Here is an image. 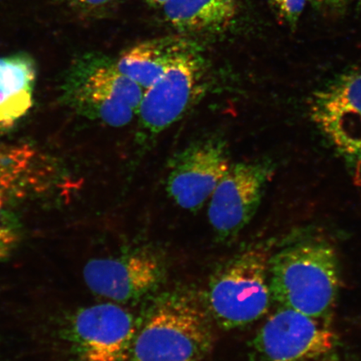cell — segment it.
<instances>
[{
    "instance_id": "obj_9",
    "label": "cell",
    "mask_w": 361,
    "mask_h": 361,
    "mask_svg": "<svg viewBox=\"0 0 361 361\" xmlns=\"http://www.w3.org/2000/svg\"><path fill=\"white\" fill-rule=\"evenodd\" d=\"M230 165L228 148L221 139L200 140L185 147L171 160L166 191L182 209L200 210L210 200Z\"/></svg>"
},
{
    "instance_id": "obj_7",
    "label": "cell",
    "mask_w": 361,
    "mask_h": 361,
    "mask_svg": "<svg viewBox=\"0 0 361 361\" xmlns=\"http://www.w3.org/2000/svg\"><path fill=\"white\" fill-rule=\"evenodd\" d=\"M135 333V319L128 310L103 303L76 311L64 335L71 361H124L130 353Z\"/></svg>"
},
{
    "instance_id": "obj_2",
    "label": "cell",
    "mask_w": 361,
    "mask_h": 361,
    "mask_svg": "<svg viewBox=\"0 0 361 361\" xmlns=\"http://www.w3.org/2000/svg\"><path fill=\"white\" fill-rule=\"evenodd\" d=\"M214 344L209 311L188 293H169L149 309L135 333L133 361H201Z\"/></svg>"
},
{
    "instance_id": "obj_6",
    "label": "cell",
    "mask_w": 361,
    "mask_h": 361,
    "mask_svg": "<svg viewBox=\"0 0 361 361\" xmlns=\"http://www.w3.org/2000/svg\"><path fill=\"white\" fill-rule=\"evenodd\" d=\"M200 61L182 51L164 75L144 90L137 117L139 142L164 133L186 114L202 92Z\"/></svg>"
},
{
    "instance_id": "obj_13",
    "label": "cell",
    "mask_w": 361,
    "mask_h": 361,
    "mask_svg": "<svg viewBox=\"0 0 361 361\" xmlns=\"http://www.w3.org/2000/svg\"><path fill=\"white\" fill-rule=\"evenodd\" d=\"M35 63L25 55L0 57V130L13 128L34 102Z\"/></svg>"
},
{
    "instance_id": "obj_5",
    "label": "cell",
    "mask_w": 361,
    "mask_h": 361,
    "mask_svg": "<svg viewBox=\"0 0 361 361\" xmlns=\"http://www.w3.org/2000/svg\"><path fill=\"white\" fill-rule=\"evenodd\" d=\"M255 348L263 361H333L338 338L324 319L281 306L257 334Z\"/></svg>"
},
{
    "instance_id": "obj_22",
    "label": "cell",
    "mask_w": 361,
    "mask_h": 361,
    "mask_svg": "<svg viewBox=\"0 0 361 361\" xmlns=\"http://www.w3.org/2000/svg\"><path fill=\"white\" fill-rule=\"evenodd\" d=\"M358 8H359V10L361 11V0H359Z\"/></svg>"
},
{
    "instance_id": "obj_11",
    "label": "cell",
    "mask_w": 361,
    "mask_h": 361,
    "mask_svg": "<svg viewBox=\"0 0 361 361\" xmlns=\"http://www.w3.org/2000/svg\"><path fill=\"white\" fill-rule=\"evenodd\" d=\"M161 261L149 251L90 260L83 277L94 295L119 303L137 301L154 292L164 278Z\"/></svg>"
},
{
    "instance_id": "obj_10",
    "label": "cell",
    "mask_w": 361,
    "mask_h": 361,
    "mask_svg": "<svg viewBox=\"0 0 361 361\" xmlns=\"http://www.w3.org/2000/svg\"><path fill=\"white\" fill-rule=\"evenodd\" d=\"M310 115L342 154L361 160V69L347 71L316 92Z\"/></svg>"
},
{
    "instance_id": "obj_17",
    "label": "cell",
    "mask_w": 361,
    "mask_h": 361,
    "mask_svg": "<svg viewBox=\"0 0 361 361\" xmlns=\"http://www.w3.org/2000/svg\"><path fill=\"white\" fill-rule=\"evenodd\" d=\"M279 15L295 30L303 13L307 0H272Z\"/></svg>"
},
{
    "instance_id": "obj_14",
    "label": "cell",
    "mask_w": 361,
    "mask_h": 361,
    "mask_svg": "<svg viewBox=\"0 0 361 361\" xmlns=\"http://www.w3.org/2000/svg\"><path fill=\"white\" fill-rule=\"evenodd\" d=\"M166 20L187 32H219L227 29L238 13L236 0H169Z\"/></svg>"
},
{
    "instance_id": "obj_16",
    "label": "cell",
    "mask_w": 361,
    "mask_h": 361,
    "mask_svg": "<svg viewBox=\"0 0 361 361\" xmlns=\"http://www.w3.org/2000/svg\"><path fill=\"white\" fill-rule=\"evenodd\" d=\"M11 197L0 195V262L10 259L20 246L22 226L19 216L12 210Z\"/></svg>"
},
{
    "instance_id": "obj_18",
    "label": "cell",
    "mask_w": 361,
    "mask_h": 361,
    "mask_svg": "<svg viewBox=\"0 0 361 361\" xmlns=\"http://www.w3.org/2000/svg\"><path fill=\"white\" fill-rule=\"evenodd\" d=\"M80 3L89 6H102L104 4L109 2L110 0H79Z\"/></svg>"
},
{
    "instance_id": "obj_4",
    "label": "cell",
    "mask_w": 361,
    "mask_h": 361,
    "mask_svg": "<svg viewBox=\"0 0 361 361\" xmlns=\"http://www.w3.org/2000/svg\"><path fill=\"white\" fill-rule=\"evenodd\" d=\"M63 97L80 115L111 126L132 123L144 89L115 64H90L76 68L62 87Z\"/></svg>"
},
{
    "instance_id": "obj_20",
    "label": "cell",
    "mask_w": 361,
    "mask_h": 361,
    "mask_svg": "<svg viewBox=\"0 0 361 361\" xmlns=\"http://www.w3.org/2000/svg\"><path fill=\"white\" fill-rule=\"evenodd\" d=\"M147 1L152 4V6L164 7L165 4L168 3L169 0H147Z\"/></svg>"
},
{
    "instance_id": "obj_3",
    "label": "cell",
    "mask_w": 361,
    "mask_h": 361,
    "mask_svg": "<svg viewBox=\"0 0 361 361\" xmlns=\"http://www.w3.org/2000/svg\"><path fill=\"white\" fill-rule=\"evenodd\" d=\"M270 259L267 247H247L216 271L207 292V310L219 326H245L267 313L272 300Z\"/></svg>"
},
{
    "instance_id": "obj_1",
    "label": "cell",
    "mask_w": 361,
    "mask_h": 361,
    "mask_svg": "<svg viewBox=\"0 0 361 361\" xmlns=\"http://www.w3.org/2000/svg\"><path fill=\"white\" fill-rule=\"evenodd\" d=\"M269 286L272 300L281 307L326 319L341 287L335 248L319 239L283 248L271 256Z\"/></svg>"
},
{
    "instance_id": "obj_21",
    "label": "cell",
    "mask_w": 361,
    "mask_h": 361,
    "mask_svg": "<svg viewBox=\"0 0 361 361\" xmlns=\"http://www.w3.org/2000/svg\"><path fill=\"white\" fill-rule=\"evenodd\" d=\"M309 1L312 4V6L314 7H320L324 4V0H309Z\"/></svg>"
},
{
    "instance_id": "obj_8",
    "label": "cell",
    "mask_w": 361,
    "mask_h": 361,
    "mask_svg": "<svg viewBox=\"0 0 361 361\" xmlns=\"http://www.w3.org/2000/svg\"><path fill=\"white\" fill-rule=\"evenodd\" d=\"M273 175L268 161L230 165L209 200V223L221 240L236 237L250 222Z\"/></svg>"
},
{
    "instance_id": "obj_19",
    "label": "cell",
    "mask_w": 361,
    "mask_h": 361,
    "mask_svg": "<svg viewBox=\"0 0 361 361\" xmlns=\"http://www.w3.org/2000/svg\"><path fill=\"white\" fill-rule=\"evenodd\" d=\"M348 0H324V4L332 7H341L344 6Z\"/></svg>"
},
{
    "instance_id": "obj_15",
    "label": "cell",
    "mask_w": 361,
    "mask_h": 361,
    "mask_svg": "<svg viewBox=\"0 0 361 361\" xmlns=\"http://www.w3.org/2000/svg\"><path fill=\"white\" fill-rule=\"evenodd\" d=\"M182 51L175 45L157 42L140 43L126 51L116 65L145 90L164 75L173 59Z\"/></svg>"
},
{
    "instance_id": "obj_12",
    "label": "cell",
    "mask_w": 361,
    "mask_h": 361,
    "mask_svg": "<svg viewBox=\"0 0 361 361\" xmlns=\"http://www.w3.org/2000/svg\"><path fill=\"white\" fill-rule=\"evenodd\" d=\"M48 161L28 145H0V195L18 200L42 192L51 180Z\"/></svg>"
}]
</instances>
